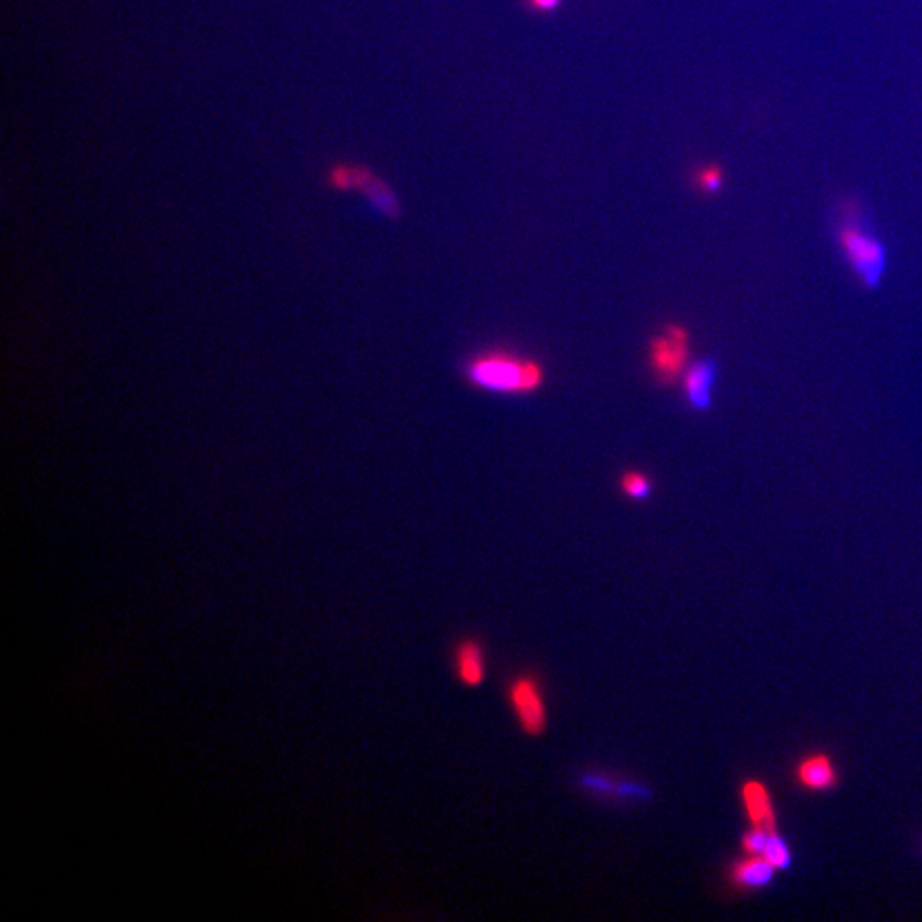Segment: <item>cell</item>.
Masks as SVG:
<instances>
[{"label": "cell", "instance_id": "1", "mask_svg": "<svg viewBox=\"0 0 922 922\" xmlns=\"http://www.w3.org/2000/svg\"><path fill=\"white\" fill-rule=\"evenodd\" d=\"M836 236L859 283L868 290L878 289L887 268V246L866 224L865 214L855 200H846L840 208Z\"/></svg>", "mask_w": 922, "mask_h": 922}, {"label": "cell", "instance_id": "2", "mask_svg": "<svg viewBox=\"0 0 922 922\" xmlns=\"http://www.w3.org/2000/svg\"><path fill=\"white\" fill-rule=\"evenodd\" d=\"M465 377L477 389L505 395L533 393L545 381L542 364L509 352H487L465 365Z\"/></svg>", "mask_w": 922, "mask_h": 922}, {"label": "cell", "instance_id": "3", "mask_svg": "<svg viewBox=\"0 0 922 922\" xmlns=\"http://www.w3.org/2000/svg\"><path fill=\"white\" fill-rule=\"evenodd\" d=\"M649 364L661 384H674L689 368V331L670 324L649 343Z\"/></svg>", "mask_w": 922, "mask_h": 922}, {"label": "cell", "instance_id": "4", "mask_svg": "<svg viewBox=\"0 0 922 922\" xmlns=\"http://www.w3.org/2000/svg\"><path fill=\"white\" fill-rule=\"evenodd\" d=\"M509 702L521 730L530 736L543 733L547 727V708L539 681L533 677H518L509 686Z\"/></svg>", "mask_w": 922, "mask_h": 922}, {"label": "cell", "instance_id": "5", "mask_svg": "<svg viewBox=\"0 0 922 922\" xmlns=\"http://www.w3.org/2000/svg\"><path fill=\"white\" fill-rule=\"evenodd\" d=\"M716 378H718V364L711 358L699 359L686 369L683 393L693 411L706 412L712 407V389H714Z\"/></svg>", "mask_w": 922, "mask_h": 922}, {"label": "cell", "instance_id": "6", "mask_svg": "<svg viewBox=\"0 0 922 922\" xmlns=\"http://www.w3.org/2000/svg\"><path fill=\"white\" fill-rule=\"evenodd\" d=\"M795 780L803 789L812 793L830 791L839 784V771L836 762L824 752L812 753L798 762L795 769Z\"/></svg>", "mask_w": 922, "mask_h": 922}, {"label": "cell", "instance_id": "7", "mask_svg": "<svg viewBox=\"0 0 922 922\" xmlns=\"http://www.w3.org/2000/svg\"><path fill=\"white\" fill-rule=\"evenodd\" d=\"M742 803L750 824L761 825L772 833L777 830L776 806L762 781L746 780L742 784Z\"/></svg>", "mask_w": 922, "mask_h": 922}, {"label": "cell", "instance_id": "8", "mask_svg": "<svg viewBox=\"0 0 922 922\" xmlns=\"http://www.w3.org/2000/svg\"><path fill=\"white\" fill-rule=\"evenodd\" d=\"M776 871L764 856L745 855L731 866L730 880L740 890H762L772 883Z\"/></svg>", "mask_w": 922, "mask_h": 922}, {"label": "cell", "instance_id": "9", "mask_svg": "<svg viewBox=\"0 0 922 922\" xmlns=\"http://www.w3.org/2000/svg\"><path fill=\"white\" fill-rule=\"evenodd\" d=\"M456 674L465 686L477 687L486 678V656L483 646L475 640L459 644L455 656Z\"/></svg>", "mask_w": 922, "mask_h": 922}, {"label": "cell", "instance_id": "10", "mask_svg": "<svg viewBox=\"0 0 922 922\" xmlns=\"http://www.w3.org/2000/svg\"><path fill=\"white\" fill-rule=\"evenodd\" d=\"M764 858L771 862L777 871H784L793 865V852H791L789 844L781 836L780 830H774L769 836L767 846H765Z\"/></svg>", "mask_w": 922, "mask_h": 922}, {"label": "cell", "instance_id": "11", "mask_svg": "<svg viewBox=\"0 0 922 922\" xmlns=\"http://www.w3.org/2000/svg\"><path fill=\"white\" fill-rule=\"evenodd\" d=\"M621 490L625 497L634 501H646L653 492V484L648 475L639 470H627L621 477Z\"/></svg>", "mask_w": 922, "mask_h": 922}, {"label": "cell", "instance_id": "12", "mask_svg": "<svg viewBox=\"0 0 922 922\" xmlns=\"http://www.w3.org/2000/svg\"><path fill=\"white\" fill-rule=\"evenodd\" d=\"M772 830H767L761 825H752L742 836V849L745 855L764 856L765 846H767L769 836Z\"/></svg>", "mask_w": 922, "mask_h": 922}, {"label": "cell", "instance_id": "13", "mask_svg": "<svg viewBox=\"0 0 922 922\" xmlns=\"http://www.w3.org/2000/svg\"><path fill=\"white\" fill-rule=\"evenodd\" d=\"M723 171L719 170L718 166L709 165L706 168H700L696 174L697 189L706 193H718L723 187Z\"/></svg>", "mask_w": 922, "mask_h": 922}, {"label": "cell", "instance_id": "14", "mask_svg": "<svg viewBox=\"0 0 922 922\" xmlns=\"http://www.w3.org/2000/svg\"><path fill=\"white\" fill-rule=\"evenodd\" d=\"M562 0H528V4L531 8L537 9V11H553V9L559 8Z\"/></svg>", "mask_w": 922, "mask_h": 922}]
</instances>
